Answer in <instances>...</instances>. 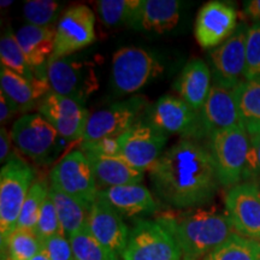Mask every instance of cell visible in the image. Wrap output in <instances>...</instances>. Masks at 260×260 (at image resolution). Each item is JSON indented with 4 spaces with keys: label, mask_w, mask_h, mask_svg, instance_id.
Listing matches in <instances>:
<instances>
[{
    "label": "cell",
    "mask_w": 260,
    "mask_h": 260,
    "mask_svg": "<svg viewBox=\"0 0 260 260\" xmlns=\"http://www.w3.org/2000/svg\"><path fill=\"white\" fill-rule=\"evenodd\" d=\"M92 165L98 187H119L140 184L144 180V171L129 165L121 157L84 153Z\"/></svg>",
    "instance_id": "603a6c76"
},
{
    "label": "cell",
    "mask_w": 260,
    "mask_h": 260,
    "mask_svg": "<svg viewBox=\"0 0 260 260\" xmlns=\"http://www.w3.org/2000/svg\"><path fill=\"white\" fill-rule=\"evenodd\" d=\"M242 182L260 186V134L249 136V151Z\"/></svg>",
    "instance_id": "74e56055"
},
{
    "label": "cell",
    "mask_w": 260,
    "mask_h": 260,
    "mask_svg": "<svg viewBox=\"0 0 260 260\" xmlns=\"http://www.w3.org/2000/svg\"><path fill=\"white\" fill-rule=\"evenodd\" d=\"M81 151L83 153L110 155V157H119L121 146L118 138H107L98 141L81 142Z\"/></svg>",
    "instance_id": "f35d334b"
},
{
    "label": "cell",
    "mask_w": 260,
    "mask_h": 260,
    "mask_svg": "<svg viewBox=\"0 0 260 260\" xmlns=\"http://www.w3.org/2000/svg\"><path fill=\"white\" fill-rule=\"evenodd\" d=\"M146 105L147 99L140 95L93 112L87 122L81 142L119 138L139 122V117Z\"/></svg>",
    "instance_id": "30bf717a"
},
{
    "label": "cell",
    "mask_w": 260,
    "mask_h": 260,
    "mask_svg": "<svg viewBox=\"0 0 260 260\" xmlns=\"http://www.w3.org/2000/svg\"><path fill=\"white\" fill-rule=\"evenodd\" d=\"M39 113L65 141L82 140L89 112L82 104L53 92L39 103Z\"/></svg>",
    "instance_id": "5bb4252c"
},
{
    "label": "cell",
    "mask_w": 260,
    "mask_h": 260,
    "mask_svg": "<svg viewBox=\"0 0 260 260\" xmlns=\"http://www.w3.org/2000/svg\"><path fill=\"white\" fill-rule=\"evenodd\" d=\"M148 123L159 132L177 134L186 139L200 138V124L198 112L193 111L181 98L164 95L147 110Z\"/></svg>",
    "instance_id": "9a60e30c"
},
{
    "label": "cell",
    "mask_w": 260,
    "mask_h": 260,
    "mask_svg": "<svg viewBox=\"0 0 260 260\" xmlns=\"http://www.w3.org/2000/svg\"><path fill=\"white\" fill-rule=\"evenodd\" d=\"M209 151L220 186L232 188L242 183L249 151V135L242 125L210 136Z\"/></svg>",
    "instance_id": "277c9868"
},
{
    "label": "cell",
    "mask_w": 260,
    "mask_h": 260,
    "mask_svg": "<svg viewBox=\"0 0 260 260\" xmlns=\"http://www.w3.org/2000/svg\"><path fill=\"white\" fill-rule=\"evenodd\" d=\"M15 37L37 76L47 79V75L41 71L45 67L47 68L48 60L53 54L56 29L27 24L19 28Z\"/></svg>",
    "instance_id": "ffe728a7"
},
{
    "label": "cell",
    "mask_w": 260,
    "mask_h": 260,
    "mask_svg": "<svg viewBox=\"0 0 260 260\" xmlns=\"http://www.w3.org/2000/svg\"><path fill=\"white\" fill-rule=\"evenodd\" d=\"M203 260H260V241L234 234Z\"/></svg>",
    "instance_id": "f1b7e54d"
},
{
    "label": "cell",
    "mask_w": 260,
    "mask_h": 260,
    "mask_svg": "<svg viewBox=\"0 0 260 260\" xmlns=\"http://www.w3.org/2000/svg\"><path fill=\"white\" fill-rule=\"evenodd\" d=\"M149 176L155 194L177 209L209 204L219 187L209 148L193 139L181 140L164 152Z\"/></svg>",
    "instance_id": "6da1fadb"
},
{
    "label": "cell",
    "mask_w": 260,
    "mask_h": 260,
    "mask_svg": "<svg viewBox=\"0 0 260 260\" xmlns=\"http://www.w3.org/2000/svg\"><path fill=\"white\" fill-rule=\"evenodd\" d=\"M4 249L11 260H30L41 252V241L34 230L15 229L2 247Z\"/></svg>",
    "instance_id": "4dcf8cb0"
},
{
    "label": "cell",
    "mask_w": 260,
    "mask_h": 260,
    "mask_svg": "<svg viewBox=\"0 0 260 260\" xmlns=\"http://www.w3.org/2000/svg\"><path fill=\"white\" fill-rule=\"evenodd\" d=\"M258 188H259V193H260V186H258Z\"/></svg>",
    "instance_id": "bcb514c9"
},
{
    "label": "cell",
    "mask_w": 260,
    "mask_h": 260,
    "mask_svg": "<svg viewBox=\"0 0 260 260\" xmlns=\"http://www.w3.org/2000/svg\"><path fill=\"white\" fill-rule=\"evenodd\" d=\"M87 228L100 245L109 249L117 258L122 256L128 243L129 230L118 211L100 191L89 209Z\"/></svg>",
    "instance_id": "e0dca14e"
},
{
    "label": "cell",
    "mask_w": 260,
    "mask_h": 260,
    "mask_svg": "<svg viewBox=\"0 0 260 260\" xmlns=\"http://www.w3.org/2000/svg\"><path fill=\"white\" fill-rule=\"evenodd\" d=\"M0 84L3 92L18 106L21 112L31 110L38 102H41L48 93H51L47 79L30 81L6 69L3 65L0 69Z\"/></svg>",
    "instance_id": "7402d4cb"
},
{
    "label": "cell",
    "mask_w": 260,
    "mask_h": 260,
    "mask_svg": "<svg viewBox=\"0 0 260 260\" xmlns=\"http://www.w3.org/2000/svg\"><path fill=\"white\" fill-rule=\"evenodd\" d=\"M48 195L56 206L61 229L68 239L87 225L89 212L88 207L53 187H50Z\"/></svg>",
    "instance_id": "4316f807"
},
{
    "label": "cell",
    "mask_w": 260,
    "mask_h": 260,
    "mask_svg": "<svg viewBox=\"0 0 260 260\" xmlns=\"http://www.w3.org/2000/svg\"><path fill=\"white\" fill-rule=\"evenodd\" d=\"M95 41V16L88 6L76 5L68 9L56 28L54 51L50 61L69 57L71 53Z\"/></svg>",
    "instance_id": "8fae6325"
},
{
    "label": "cell",
    "mask_w": 260,
    "mask_h": 260,
    "mask_svg": "<svg viewBox=\"0 0 260 260\" xmlns=\"http://www.w3.org/2000/svg\"><path fill=\"white\" fill-rule=\"evenodd\" d=\"M0 4H2V8H5V6H9V5L12 4V0H9V2H4V0H3Z\"/></svg>",
    "instance_id": "ee69618b"
},
{
    "label": "cell",
    "mask_w": 260,
    "mask_h": 260,
    "mask_svg": "<svg viewBox=\"0 0 260 260\" xmlns=\"http://www.w3.org/2000/svg\"><path fill=\"white\" fill-rule=\"evenodd\" d=\"M74 260H118L94 239L87 225L69 237Z\"/></svg>",
    "instance_id": "1f68e13d"
},
{
    "label": "cell",
    "mask_w": 260,
    "mask_h": 260,
    "mask_svg": "<svg viewBox=\"0 0 260 260\" xmlns=\"http://www.w3.org/2000/svg\"><path fill=\"white\" fill-rule=\"evenodd\" d=\"M119 157L140 171L151 170L160 158L167 135L148 122L139 121L119 136Z\"/></svg>",
    "instance_id": "4fadbf2b"
},
{
    "label": "cell",
    "mask_w": 260,
    "mask_h": 260,
    "mask_svg": "<svg viewBox=\"0 0 260 260\" xmlns=\"http://www.w3.org/2000/svg\"><path fill=\"white\" fill-rule=\"evenodd\" d=\"M237 28V12L233 5L209 2L200 9L195 21L194 34L204 50L216 48L233 35Z\"/></svg>",
    "instance_id": "ac0fdd59"
},
{
    "label": "cell",
    "mask_w": 260,
    "mask_h": 260,
    "mask_svg": "<svg viewBox=\"0 0 260 260\" xmlns=\"http://www.w3.org/2000/svg\"><path fill=\"white\" fill-rule=\"evenodd\" d=\"M260 77V25L248 28L246 38V71L245 81Z\"/></svg>",
    "instance_id": "d590c367"
},
{
    "label": "cell",
    "mask_w": 260,
    "mask_h": 260,
    "mask_svg": "<svg viewBox=\"0 0 260 260\" xmlns=\"http://www.w3.org/2000/svg\"><path fill=\"white\" fill-rule=\"evenodd\" d=\"M121 216L134 217L153 213L158 210L157 201L142 184H129L106 188L100 191Z\"/></svg>",
    "instance_id": "cb8c5ba5"
},
{
    "label": "cell",
    "mask_w": 260,
    "mask_h": 260,
    "mask_svg": "<svg viewBox=\"0 0 260 260\" xmlns=\"http://www.w3.org/2000/svg\"><path fill=\"white\" fill-rule=\"evenodd\" d=\"M11 141V133H9V130L6 128H2V130H0V161L2 162L8 161L10 159Z\"/></svg>",
    "instance_id": "60d3db41"
},
{
    "label": "cell",
    "mask_w": 260,
    "mask_h": 260,
    "mask_svg": "<svg viewBox=\"0 0 260 260\" xmlns=\"http://www.w3.org/2000/svg\"><path fill=\"white\" fill-rule=\"evenodd\" d=\"M161 71V64L144 48L123 47L113 54L110 81L117 95H126L138 92Z\"/></svg>",
    "instance_id": "8992f818"
},
{
    "label": "cell",
    "mask_w": 260,
    "mask_h": 260,
    "mask_svg": "<svg viewBox=\"0 0 260 260\" xmlns=\"http://www.w3.org/2000/svg\"><path fill=\"white\" fill-rule=\"evenodd\" d=\"M60 5L52 0H29L24 3L23 17L28 24L51 27L56 21Z\"/></svg>",
    "instance_id": "836d02e7"
},
{
    "label": "cell",
    "mask_w": 260,
    "mask_h": 260,
    "mask_svg": "<svg viewBox=\"0 0 260 260\" xmlns=\"http://www.w3.org/2000/svg\"><path fill=\"white\" fill-rule=\"evenodd\" d=\"M30 260H50V259H48V258H47V255L45 254V253L41 251L40 253H39L38 255H35L34 258L30 259Z\"/></svg>",
    "instance_id": "7bdbcfd3"
},
{
    "label": "cell",
    "mask_w": 260,
    "mask_h": 260,
    "mask_svg": "<svg viewBox=\"0 0 260 260\" xmlns=\"http://www.w3.org/2000/svg\"><path fill=\"white\" fill-rule=\"evenodd\" d=\"M18 111V106L2 90L0 93V123L5 124L11 121Z\"/></svg>",
    "instance_id": "ab89813d"
},
{
    "label": "cell",
    "mask_w": 260,
    "mask_h": 260,
    "mask_svg": "<svg viewBox=\"0 0 260 260\" xmlns=\"http://www.w3.org/2000/svg\"><path fill=\"white\" fill-rule=\"evenodd\" d=\"M48 191H50V188L45 182L38 181L32 183L22 206L16 229L35 230L42 204L48 197Z\"/></svg>",
    "instance_id": "d6a6232c"
},
{
    "label": "cell",
    "mask_w": 260,
    "mask_h": 260,
    "mask_svg": "<svg viewBox=\"0 0 260 260\" xmlns=\"http://www.w3.org/2000/svg\"><path fill=\"white\" fill-rule=\"evenodd\" d=\"M123 260H183V254L169 230L158 220L138 219L129 232Z\"/></svg>",
    "instance_id": "5b68a950"
},
{
    "label": "cell",
    "mask_w": 260,
    "mask_h": 260,
    "mask_svg": "<svg viewBox=\"0 0 260 260\" xmlns=\"http://www.w3.org/2000/svg\"><path fill=\"white\" fill-rule=\"evenodd\" d=\"M2 260H11V259H10V258H9V256H3V258H2Z\"/></svg>",
    "instance_id": "f6af8a7d"
},
{
    "label": "cell",
    "mask_w": 260,
    "mask_h": 260,
    "mask_svg": "<svg viewBox=\"0 0 260 260\" xmlns=\"http://www.w3.org/2000/svg\"><path fill=\"white\" fill-rule=\"evenodd\" d=\"M34 170L17 155L10 157L0 172V235L2 247L17 225L25 198L34 183Z\"/></svg>",
    "instance_id": "3957f363"
},
{
    "label": "cell",
    "mask_w": 260,
    "mask_h": 260,
    "mask_svg": "<svg viewBox=\"0 0 260 260\" xmlns=\"http://www.w3.org/2000/svg\"><path fill=\"white\" fill-rule=\"evenodd\" d=\"M11 136L22 153L39 162L50 161L60 147L61 138L40 113L19 117L12 125Z\"/></svg>",
    "instance_id": "9c48e42d"
},
{
    "label": "cell",
    "mask_w": 260,
    "mask_h": 260,
    "mask_svg": "<svg viewBox=\"0 0 260 260\" xmlns=\"http://www.w3.org/2000/svg\"><path fill=\"white\" fill-rule=\"evenodd\" d=\"M142 0H100L96 3L100 21L106 27L126 24L138 29Z\"/></svg>",
    "instance_id": "83f0119b"
},
{
    "label": "cell",
    "mask_w": 260,
    "mask_h": 260,
    "mask_svg": "<svg viewBox=\"0 0 260 260\" xmlns=\"http://www.w3.org/2000/svg\"><path fill=\"white\" fill-rule=\"evenodd\" d=\"M247 31V25H237L232 37L210 53L214 84L236 88L245 82Z\"/></svg>",
    "instance_id": "7c38bea8"
},
{
    "label": "cell",
    "mask_w": 260,
    "mask_h": 260,
    "mask_svg": "<svg viewBox=\"0 0 260 260\" xmlns=\"http://www.w3.org/2000/svg\"><path fill=\"white\" fill-rule=\"evenodd\" d=\"M241 124L249 136L260 134V77L236 87Z\"/></svg>",
    "instance_id": "484cf974"
},
{
    "label": "cell",
    "mask_w": 260,
    "mask_h": 260,
    "mask_svg": "<svg viewBox=\"0 0 260 260\" xmlns=\"http://www.w3.org/2000/svg\"><path fill=\"white\" fill-rule=\"evenodd\" d=\"M211 79L212 73L209 65L201 59H191L182 69L175 88L193 111L199 112L212 88Z\"/></svg>",
    "instance_id": "44dd1931"
},
{
    "label": "cell",
    "mask_w": 260,
    "mask_h": 260,
    "mask_svg": "<svg viewBox=\"0 0 260 260\" xmlns=\"http://www.w3.org/2000/svg\"><path fill=\"white\" fill-rule=\"evenodd\" d=\"M41 251L50 260H74L73 248L65 234H57L41 242Z\"/></svg>",
    "instance_id": "8d00e7d4"
},
{
    "label": "cell",
    "mask_w": 260,
    "mask_h": 260,
    "mask_svg": "<svg viewBox=\"0 0 260 260\" xmlns=\"http://www.w3.org/2000/svg\"><path fill=\"white\" fill-rule=\"evenodd\" d=\"M181 3L177 0H142L138 29L169 31L180 21Z\"/></svg>",
    "instance_id": "d4e9b609"
},
{
    "label": "cell",
    "mask_w": 260,
    "mask_h": 260,
    "mask_svg": "<svg viewBox=\"0 0 260 260\" xmlns=\"http://www.w3.org/2000/svg\"><path fill=\"white\" fill-rule=\"evenodd\" d=\"M245 14L254 22V24L260 25V0H251L245 3Z\"/></svg>",
    "instance_id": "b9f144b4"
},
{
    "label": "cell",
    "mask_w": 260,
    "mask_h": 260,
    "mask_svg": "<svg viewBox=\"0 0 260 260\" xmlns=\"http://www.w3.org/2000/svg\"><path fill=\"white\" fill-rule=\"evenodd\" d=\"M225 209L239 235L260 241V193L255 183L242 182L229 188Z\"/></svg>",
    "instance_id": "2e32d148"
},
{
    "label": "cell",
    "mask_w": 260,
    "mask_h": 260,
    "mask_svg": "<svg viewBox=\"0 0 260 260\" xmlns=\"http://www.w3.org/2000/svg\"><path fill=\"white\" fill-rule=\"evenodd\" d=\"M46 75L52 92L82 105L99 88L94 64L89 60L65 57L50 61Z\"/></svg>",
    "instance_id": "ba28073f"
},
{
    "label": "cell",
    "mask_w": 260,
    "mask_h": 260,
    "mask_svg": "<svg viewBox=\"0 0 260 260\" xmlns=\"http://www.w3.org/2000/svg\"><path fill=\"white\" fill-rule=\"evenodd\" d=\"M0 58H2V65L6 69L14 71L30 81L39 79L34 69L28 63L23 51L17 42V39L11 30L4 32L0 40Z\"/></svg>",
    "instance_id": "f546056e"
},
{
    "label": "cell",
    "mask_w": 260,
    "mask_h": 260,
    "mask_svg": "<svg viewBox=\"0 0 260 260\" xmlns=\"http://www.w3.org/2000/svg\"><path fill=\"white\" fill-rule=\"evenodd\" d=\"M51 187L90 209L99 195L92 165L82 151H70L50 172Z\"/></svg>",
    "instance_id": "52a82bcc"
},
{
    "label": "cell",
    "mask_w": 260,
    "mask_h": 260,
    "mask_svg": "<svg viewBox=\"0 0 260 260\" xmlns=\"http://www.w3.org/2000/svg\"><path fill=\"white\" fill-rule=\"evenodd\" d=\"M174 235L183 260H199L236 234L226 213L212 209L167 212L157 219Z\"/></svg>",
    "instance_id": "7a4b0ae2"
},
{
    "label": "cell",
    "mask_w": 260,
    "mask_h": 260,
    "mask_svg": "<svg viewBox=\"0 0 260 260\" xmlns=\"http://www.w3.org/2000/svg\"><path fill=\"white\" fill-rule=\"evenodd\" d=\"M235 89L212 84L203 109L198 112L201 136L210 139L222 130L242 125Z\"/></svg>",
    "instance_id": "d6986e66"
},
{
    "label": "cell",
    "mask_w": 260,
    "mask_h": 260,
    "mask_svg": "<svg viewBox=\"0 0 260 260\" xmlns=\"http://www.w3.org/2000/svg\"><path fill=\"white\" fill-rule=\"evenodd\" d=\"M34 232L37 233L39 240H40L41 242L50 239L52 236L57 235V234H64L63 229H61L59 218H58L56 206H54L50 195H48L46 200L42 204L40 214H39V219Z\"/></svg>",
    "instance_id": "e575fe53"
}]
</instances>
